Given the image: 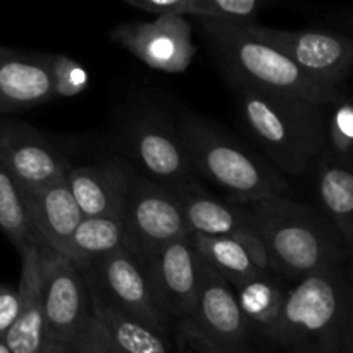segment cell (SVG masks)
Here are the masks:
<instances>
[{"label":"cell","instance_id":"obj_3","mask_svg":"<svg viewBox=\"0 0 353 353\" xmlns=\"http://www.w3.org/2000/svg\"><path fill=\"white\" fill-rule=\"evenodd\" d=\"M181 140L195 174L228 193L233 203L285 196V176L214 124L195 116L179 123Z\"/></svg>","mask_w":353,"mask_h":353},{"label":"cell","instance_id":"obj_14","mask_svg":"<svg viewBox=\"0 0 353 353\" xmlns=\"http://www.w3.org/2000/svg\"><path fill=\"white\" fill-rule=\"evenodd\" d=\"M183 216L190 233L205 238H231L250 247L262 261L269 262L268 252L252 228L250 217L241 203L224 202L203 190L199 181L190 183L178 193ZM272 268V265H271ZM274 271V269H272ZM276 274V272H274Z\"/></svg>","mask_w":353,"mask_h":353},{"label":"cell","instance_id":"obj_22","mask_svg":"<svg viewBox=\"0 0 353 353\" xmlns=\"http://www.w3.org/2000/svg\"><path fill=\"white\" fill-rule=\"evenodd\" d=\"M126 248V230L121 217H85L72 236L68 259L83 269Z\"/></svg>","mask_w":353,"mask_h":353},{"label":"cell","instance_id":"obj_5","mask_svg":"<svg viewBox=\"0 0 353 353\" xmlns=\"http://www.w3.org/2000/svg\"><path fill=\"white\" fill-rule=\"evenodd\" d=\"M345 286L330 268L300 279L288 290L269 340L290 353H340L347 345Z\"/></svg>","mask_w":353,"mask_h":353},{"label":"cell","instance_id":"obj_20","mask_svg":"<svg viewBox=\"0 0 353 353\" xmlns=\"http://www.w3.org/2000/svg\"><path fill=\"white\" fill-rule=\"evenodd\" d=\"M92 316L114 353H169L164 336L126 316L109 302L85 276Z\"/></svg>","mask_w":353,"mask_h":353},{"label":"cell","instance_id":"obj_16","mask_svg":"<svg viewBox=\"0 0 353 353\" xmlns=\"http://www.w3.org/2000/svg\"><path fill=\"white\" fill-rule=\"evenodd\" d=\"M37 243L68 257L72 236L83 223L68 179H59L34 190H21Z\"/></svg>","mask_w":353,"mask_h":353},{"label":"cell","instance_id":"obj_29","mask_svg":"<svg viewBox=\"0 0 353 353\" xmlns=\"http://www.w3.org/2000/svg\"><path fill=\"white\" fill-rule=\"evenodd\" d=\"M126 3L133 9L141 10L145 14H152L155 17H193V14H195V0H128Z\"/></svg>","mask_w":353,"mask_h":353},{"label":"cell","instance_id":"obj_10","mask_svg":"<svg viewBox=\"0 0 353 353\" xmlns=\"http://www.w3.org/2000/svg\"><path fill=\"white\" fill-rule=\"evenodd\" d=\"M248 33L292 59L305 74L323 85H338L353 64V41L317 30H279L262 24H245Z\"/></svg>","mask_w":353,"mask_h":353},{"label":"cell","instance_id":"obj_4","mask_svg":"<svg viewBox=\"0 0 353 353\" xmlns=\"http://www.w3.org/2000/svg\"><path fill=\"white\" fill-rule=\"evenodd\" d=\"M200 24L234 86L295 97L323 107L336 99V88L310 78L292 59L248 33L245 24Z\"/></svg>","mask_w":353,"mask_h":353},{"label":"cell","instance_id":"obj_19","mask_svg":"<svg viewBox=\"0 0 353 353\" xmlns=\"http://www.w3.org/2000/svg\"><path fill=\"white\" fill-rule=\"evenodd\" d=\"M55 99L45 54L0 47V114L19 112Z\"/></svg>","mask_w":353,"mask_h":353},{"label":"cell","instance_id":"obj_15","mask_svg":"<svg viewBox=\"0 0 353 353\" xmlns=\"http://www.w3.org/2000/svg\"><path fill=\"white\" fill-rule=\"evenodd\" d=\"M190 321L228 353H247L254 331L241 312L236 292L205 262L199 302Z\"/></svg>","mask_w":353,"mask_h":353},{"label":"cell","instance_id":"obj_25","mask_svg":"<svg viewBox=\"0 0 353 353\" xmlns=\"http://www.w3.org/2000/svg\"><path fill=\"white\" fill-rule=\"evenodd\" d=\"M0 230L7 234L17 250L28 243H37V236L28 217L19 186L0 162Z\"/></svg>","mask_w":353,"mask_h":353},{"label":"cell","instance_id":"obj_11","mask_svg":"<svg viewBox=\"0 0 353 353\" xmlns=\"http://www.w3.org/2000/svg\"><path fill=\"white\" fill-rule=\"evenodd\" d=\"M109 37L145 65L164 72H185L196 54L192 24L186 17L161 16L154 21H131L112 28Z\"/></svg>","mask_w":353,"mask_h":353},{"label":"cell","instance_id":"obj_13","mask_svg":"<svg viewBox=\"0 0 353 353\" xmlns=\"http://www.w3.org/2000/svg\"><path fill=\"white\" fill-rule=\"evenodd\" d=\"M0 162L19 190L47 186L72 169L40 131L17 121H0Z\"/></svg>","mask_w":353,"mask_h":353},{"label":"cell","instance_id":"obj_8","mask_svg":"<svg viewBox=\"0 0 353 353\" xmlns=\"http://www.w3.org/2000/svg\"><path fill=\"white\" fill-rule=\"evenodd\" d=\"M81 271L112 305L164 336L171 317L159 302L143 262L128 248L99 259Z\"/></svg>","mask_w":353,"mask_h":353},{"label":"cell","instance_id":"obj_6","mask_svg":"<svg viewBox=\"0 0 353 353\" xmlns=\"http://www.w3.org/2000/svg\"><path fill=\"white\" fill-rule=\"evenodd\" d=\"M121 219L126 230L128 250L140 261L190 234L178 196L134 171Z\"/></svg>","mask_w":353,"mask_h":353},{"label":"cell","instance_id":"obj_9","mask_svg":"<svg viewBox=\"0 0 353 353\" xmlns=\"http://www.w3.org/2000/svg\"><path fill=\"white\" fill-rule=\"evenodd\" d=\"M130 157L145 172V178L159 183L169 192L178 193L196 181L179 124H172L162 114L137 117L124 134Z\"/></svg>","mask_w":353,"mask_h":353},{"label":"cell","instance_id":"obj_18","mask_svg":"<svg viewBox=\"0 0 353 353\" xmlns=\"http://www.w3.org/2000/svg\"><path fill=\"white\" fill-rule=\"evenodd\" d=\"M133 169L124 162L105 161L72 168L68 185L85 217H121Z\"/></svg>","mask_w":353,"mask_h":353},{"label":"cell","instance_id":"obj_23","mask_svg":"<svg viewBox=\"0 0 353 353\" xmlns=\"http://www.w3.org/2000/svg\"><path fill=\"white\" fill-rule=\"evenodd\" d=\"M234 292L252 331L269 340L285 305L288 290L283 288L278 276H261L234 288Z\"/></svg>","mask_w":353,"mask_h":353},{"label":"cell","instance_id":"obj_1","mask_svg":"<svg viewBox=\"0 0 353 353\" xmlns=\"http://www.w3.org/2000/svg\"><path fill=\"white\" fill-rule=\"evenodd\" d=\"M243 128L278 169L300 176L319 161L330 137L323 105L234 86Z\"/></svg>","mask_w":353,"mask_h":353},{"label":"cell","instance_id":"obj_28","mask_svg":"<svg viewBox=\"0 0 353 353\" xmlns=\"http://www.w3.org/2000/svg\"><path fill=\"white\" fill-rule=\"evenodd\" d=\"M176 345L179 353H228L190 319L178 321Z\"/></svg>","mask_w":353,"mask_h":353},{"label":"cell","instance_id":"obj_2","mask_svg":"<svg viewBox=\"0 0 353 353\" xmlns=\"http://www.w3.org/2000/svg\"><path fill=\"white\" fill-rule=\"evenodd\" d=\"M278 278L300 279L334 268L333 234L305 203L285 196L241 203Z\"/></svg>","mask_w":353,"mask_h":353},{"label":"cell","instance_id":"obj_17","mask_svg":"<svg viewBox=\"0 0 353 353\" xmlns=\"http://www.w3.org/2000/svg\"><path fill=\"white\" fill-rule=\"evenodd\" d=\"M19 312L7 336L3 338L12 353H43L47 343L43 300V265L38 243L21 248Z\"/></svg>","mask_w":353,"mask_h":353},{"label":"cell","instance_id":"obj_32","mask_svg":"<svg viewBox=\"0 0 353 353\" xmlns=\"http://www.w3.org/2000/svg\"><path fill=\"white\" fill-rule=\"evenodd\" d=\"M52 343H54V341H52ZM54 353H76V352L71 350V348H69V347H64V345L54 343Z\"/></svg>","mask_w":353,"mask_h":353},{"label":"cell","instance_id":"obj_21","mask_svg":"<svg viewBox=\"0 0 353 353\" xmlns=\"http://www.w3.org/2000/svg\"><path fill=\"white\" fill-rule=\"evenodd\" d=\"M193 243L209 268L223 276L233 288L261 276H276L271 264L250 247L231 238H205L192 234Z\"/></svg>","mask_w":353,"mask_h":353},{"label":"cell","instance_id":"obj_34","mask_svg":"<svg viewBox=\"0 0 353 353\" xmlns=\"http://www.w3.org/2000/svg\"><path fill=\"white\" fill-rule=\"evenodd\" d=\"M43 353H54V343H52V341H47V343H45Z\"/></svg>","mask_w":353,"mask_h":353},{"label":"cell","instance_id":"obj_12","mask_svg":"<svg viewBox=\"0 0 353 353\" xmlns=\"http://www.w3.org/2000/svg\"><path fill=\"white\" fill-rule=\"evenodd\" d=\"M161 305L171 319H192L202 286L203 261L192 233L143 259Z\"/></svg>","mask_w":353,"mask_h":353},{"label":"cell","instance_id":"obj_27","mask_svg":"<svg viewBox=\"0 0 353 353\" xmlns=\"http://www.w3.org/2000/svg\"><path fill=\"white\" fill-rule=\"evenodd\" d=\"M54 83L55 99H71L85 92L90 74L79 62L64 54H45Z\"/></svg>","mask_w":353,"mask_h":353},{"label":"cell","instance_id":"obj_31","mask_svg":"<svg viewBox=\"0 0 353 353\" xmlns=\"http://www.w3.org/2000/svg\"><path fill=\"white\" fill-rule=\"evenodd\" d=\"M19 312V292L12 286L0 285V338H6Z\"/></svg>","mask_w":353,"mask_h":353},{"label":"cell","instance_id":"obj_7","mask_svg":"<svg viewBox=\"0 0 353 353\" xmlns=\"http://www.w3.org/2000/svg\"><path fill=\"white\" fill-rule=\"evenodd\" d=\"M41 248L47 340L72 348L92 317L90 292L81 269L50 248Z\"/></svg>","mask_w":353,"mask_h":353},{"label":"cell","instance_id":"obj_26","mask_svg":"<svg viewBox=\"0 0 353 353\" xmlns=\"http://www.w3.org/2000/svg\"><path fill=\"white\" fill-rule=\"evenodd\" d=\"M262 3L257 0H195L193 17L200 23H255Z\"/></svg>","mask_w":353,"mask_h":353},{"label":"cell","instance_id":"obj_33","mask_svg":"<svg viewBox=\"0 0 353 353\" xmlns=\"http://www.w3.org/2000/svg\"><path fill=\"white\" fill-rule=\"evenodd\" d=\"M0 353H12V352H10V348L7 347V343H6V340H3V338H0Z\"/></svg>","mask_w":353,"mask_h":353},{"label":"cell","instance_id":"obj_30","mask_svg":"<svg viewBox=\"0 0 353 353\" xmlns=\"http://www.w3.org/2000/svg\"><path fill=\"white\" fill-rule=\"evenodd\" d=\"M334 148L345 152L353 147V105L345 103L334 110L330 124V137Z\"/></svg>","mask_w":353,"mask_h":353},{"label":"cell","instance_id":"obj_24","mask_svg":"<svg viewBox=\"0 0 353 353\" xmlns=\"http://www.w3.org/2000/svg\"><path fill=\"white\" fill-rule=\"evenodd\" d=\"M317 195L321 205L343 231L353 224V172L340 162L323 161L317 171Z\"/></svg>","mask_w":353,"mask_h":353}]
</instances>
